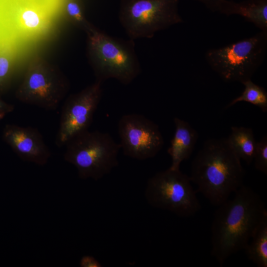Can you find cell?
Instances as JSON below:
<instances>
[{
    "label": "cell",
    "instance_id": "cell-1",
    "mask_svg": "<svg viewBox=\"0 0 267 267\" xmlns=\"http://www.w3.org/2000/svg\"><path fill=\"white\" fill-rule=\"evenodd\" d=\"M267 217L261 197L244 184L232 198L217 206L211 225V255L221 267L233 254L243 250Z\"/></svg>",
    "mask_w": 267,
    "mask_h": 267
},
{
    "label": "cell",
    "instance_id": "cell-2",
    "mask_svg": "<svg viewBox=\"0 0 267 267\" xmlns=\"http://www.w3.org/2000/svg\"><path fill=\"white\" fill-rule=\"evenodd\" d=\"M241 161L226 138L209 139L193 159L189 177L198 192L217 207L243 185Z\"/></svg>",
    "mask_w": 267,
    "mask_h": 267
},
{
    "label": "cell",
    "instance_id": "cell-3",
    "mask_svg": "<svg viewBox=\"0 0 267 267\" xmlns=\"http://www.w3.org/2000/svg\"><path fill=\"white\" fill-rule=\"evenodd\" d=\"M86 33L87 55L96 80L114 79L127 85L140 74L134 40L112 37L93 25Z\"/></svg>",
    "mask_w": 267,
    "mask_h": 267
},
{
    "label": "cell",
    "instance_id": "cell-4",
    "mask_svg": "<svg viewBox=\"0 0 267 267\" xmlns=\"http://www.w3.org/2000/svg\"><path fill=\"white\" fill-rule=\"evenodd\" d=\"M65 146L64 158L76 167L81 179L99 180L118 165L121 146L109 133L88 130Z\"/></svg>",
    "mask_w": 267,
    "mask_h": 267
},
{
    "label": "cell",
    "instance_id": "cell-5",
    "mask_svg": "<svg viewBox=\"0 0 267 267\" xmlns=\"http://www.w3.org/2000/svg\"><path fill=\"white\" fill-rule=\"evenodd\" d=\"M267 51V31L224 46L211 48L205 58L211 68L226 82L251 79L263 63Z\"/></svg>",
    "mask_w": 267,
    "mask_h": 267
},
{
    "label": "cell",
    "instance_id": "cell-6",
    "mask_svg": "<svg viewBox=\"0 0 267 267\" xmlns=\"http://www.w3.org/2000/svg\"><path fill=\"white\" fill-rule=\"evenodd\" d=\"M180 0H121L118 18L129 39L151 38L156 33L181 23Z\"/></svg>",
    "mask_w": 267,
    "mask_h": 267
},
{
    "label": "cell",
    "instance_id": "cell-7",
    "mask_svg": "<svg viewBox=\"0 0 267 267\" xmlns=\"http://www.w3.org/2000/svg\"><path fill=\"white\" fill-rule=\"evenodd\" d=\"M145 196L152 207L180 217L192 216L201 207L190 177L180 169L169 167L151 177L147 183Z\"/></svg>",
    "mask_w": 267,
    "mask_h": 267
},
{
    "label": "cell",
    "instance_id": "cell-8",
    "mask_svg": "<svg viewBox=\"0 0 267 267\" xmlns=\"http://www.w3.org/2000/svg\"><path fill=\"white\" fill-rule=\"evenodd\" d=\"M69 86L57 70L36 56L28 65L16 97L23 103L54 110L65 96Z\"/></svg>",
    "mask_w": 267,
    "mask_h": 267
},
{
    "label": "cell",
    "instance_id": "cell-9",
    "mask_svg": "<svg viewBox=\"0 0 267 267\" xmlns=\"http://www.w3.org/2000/svg\"><path fill=\"white\" fill-rule=\"evenodd\" d=\"M102 83L95 80L66 99L62 108L56 137L57 146H65L72 138L89 130L102 98Z\"/></svg>",
    "mask_w": 267,
    "mask_h": 267
},
{
    "label": "cell",
    "instance_id": "cell-10",
    "mask_svg": "<svg viewBox=\"0 0 267 267\" xmlns=\"http://www.w3.org/2000/svg\"><path fill=\"white\" fill-rule=\"evenodd\" d=\"M118 132L124 154L133 159L153 158L164 146L158 125L141 114L123 115L118 123Z\"/></svg>",
    "mask_w": 267,
    "mask_h": 267
},
{
    "label": "cell",
    "instance_id": "cell-11",
    "mask_svg": "<svg viewBox=\"0 0 267 267\" xmlns=\"http://www.w3.org/2000/svg\"><path fill=\"white\" fill-rule=\"evenodd\" d=\"M54 12L27 0H5L2 16L16 36L25 40H34L49 32Z\"/></svg>",
    "mask_w": 267,
    "mask_h": 267
},
{
    "label": "cell",
    "instance_id": "cell-12",
    "mask_svg": "<svg viewBox=\"0 0 267 267\" xmlns=\"http://www.w3.org/2000/svg\"><path fill=\"white\" fill-rule=\"evenodd\" d=\"M2 138L24 161L43 166L51 156L42 134L35 128L7 124L3 128Z\"/></svg>",
    "mask_w": 267,
    "mask_h": 267
},
{
    "label": "cell",
    "instance_id": "cell-13",
    "mask_svg": "<svg viewBox=\"0 0 267 267\" xmlns=\"http://www.w3.org/2000/svg\"><path fill=\"white\" fill-rule=\"evenodd\" d=\"M175 131L167 152L172 159L170 168L180 169V164L191 155L198 139L197 132L186 121L174 118Z\"/></svg>",
    "mask_w": 267,
    "mask_h": 267
},
{
    "label": "cell",
    "instance_id": "cell-14",
    "mask_svg": "<svg viewBox=\"0 0 267 267\" xmlns=\"http://www.w3.org/2000/svg\"><path fill=\"white\" fill-rule=\"evenodd\" d=\"M217 12L227 16L240 15L260 31H267V0H222Z\"/></svg>",
    "mask_w": 267,
    "mask_h": 267
},
{
    "label": "cell",
    "instance_id": "cell-15",
    "mask_svg": "<svg viewBox=\"0 0 267 267\" xmlns=\"http://www.w3.org/2000/svg\"><path fill=\"white\" fill-rule=\"evenodd\" d=\"M227 140L238 157L248 165L253 161L257 141L250 128L233 126Z\"/></svg>",
    "mask_w": 267,
    "mask_h": 267
},
{
    "label": "cell",
    "instance_id": "cell-16",
    "mask_svg": "<svg viewBox=\"0 0 267 267\" xmlns=\"http://www.w3.org/2000/svg\"><path fill=\"white\" fill-rule=\"evenodd\" d=\"M247 258L259 267H267V217L258 226L244 249Z\"/></svg>",
    "mask_w": 267,
    "mask_h": 267
},
{
    "label": "cell",
    "instance_id": "cell-17",
    "mask_svg": "<svg viewBox=\"0 0 267 267\" xmlns=\"http://www.w3.org/2000/svg\"><path fill=\"white\" fill-rule=\"evenodd\" d=\"M244 89L242 93L233 99L226 106L229 108L239 102L250 103L260 108L263 112L267 111V92L265 89L254 82L251 79L242 83Z\"/></svg>",
    "mask_w": 267,
    "mask_h": 267
},
{
    "label": "cell",
    "instance_id": "cell-18",
    "mask_svg": "<svg viewBox=\"0 0 267 267\" xmlns=\"http://www.w3.org/2000/svg\"><path fill=\"white\" fill-rule=\"evenodd\" d=\"M65 12L70 21L78 28L86 32L92 26L85 16L82 3L79 0H68Z\"/></svg>",
    "mask_w": 267,
    "mask_h": 267
},
{
    "label": "cell",
    "instance_id": "cell-19",
    "mask_svg": "<svg viewBox=\"0 0 267 267\" xmlns=\"http://www.w3.org/2000/svg\"><path fill=\"white\" fill-rule=\"evenodd\" d=\"M255 169L267 175V136L257 141L253 161Z\"/></svg>",
    "mask_w": 267,
    "mask_h": 267
},
{
    "label": "cell",
    "instance_id": "cell-20",
    "mask_svg": "<svg viewBox=\"0 0 267 267\" xmlns=\"http://www.w3.org/2000/svg\"><path fill=\"white\" fill-rule=\"evenodd\" d=\"M14 53L10 48L0 46V85L9 76L14 61Z\"/></svg>",
    "mask_w": 267,
    "mask_h": 267
},
{
    "label": "cell",
    "instance_id": "cell-21",
    "mask_svg": "<svg viewBox=\"0 0 267 267\" xmlns=\"http://www.w3.org/2000/svg\"><path fill=\"white\" fill-rule=\"evenodd\" d=\"M81 267H101V264L94 257L90 255L83 256L79 263Z\"/></svg>",
    "mask_w": 267,
    "mask_h": 267
},
{
    "label": "cell",
    "instance_id": "cell-22",
    "mask_svg": "<svg viewBox=\"0 0 267 267\" xmlns=\"http://www.w3.org/2000/svg\"><path fill=\"white\" fill-rule=\"evenodd\" d=\"M34 2H36L55 11L58 7L60 0H27Z\"/></svg>",
    "mask_w": 267,
    "mask_h": 267
},
{
    "label": "cell",
    "instance_id": "cell-23",
    "mask_svg": "<svg viewBox=\"0 0 267 267\" xmlns=\"http://www.w3.org/2000/svg\"><path fill=\"white\" fill-rule=\"evenodd\" d=\"M202 3L212 12H217L218 5L222 0H194Z\"/></svg>",
    "mask_w": 267,
    "mask_h": 267
},
{
    "label": "cell",
    "instance_id": "cell-24",
    "mask_svg": "<svg viewBox=\"0 0 267 267\" xmlns=\"http://www.w3.org/2000/svg\"><path fill=\"white\" fill-rule=\"evenodd\" d=\"M13 109V105L6 103L0 98V112L7 114L12 112Z\"/></svg>",
    "mask_w": 267,
    "mask_h": 267
},
{
    "label": "cell",
    "instance_id": "cell-25",
    "mask_svg": "<svg viewBox=\"0 0 267 267\" xmlns=\"http://www.w3.org/2000/svg\"><path fill=\"white\" fill-rule=\"evenodd\" d=\"M6 114L3 112H0V121L2 119Z\"/></svg>",
    "mask_w": 267,
    "mask_h": 267
},
{
    "label": "cell",
    "instance_id": "cell-26",
    "mask_svg": "<svg viewBox=\"0 0 267 267\" xmlns=\"http://www.w3.org/2000/svg\"><path fill=\"white\" fill-rule=\"evenodd\" d=\"M1 1V0H0V1Z\"/></svg>",
    "mask_w": 267,
    "mask_h": 267
}]
</instances>
